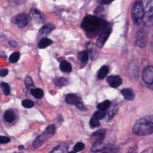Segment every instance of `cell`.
<instances>
[{
    "label": "cell",
    "mask_w": 153,
    "mask_h": 153,
    "mask_svg": "<svg viewBox=\"0 0 153 153\" xmlns=\"http://www.w3.org/2000/svg\"><path fill=\"white\" fill-rule=\"evenodd\" d=\"M84 146H85V145L82 142H77L74 147V151H75L76 152L81 151L84 148Z\"/></svg>",
    "instance_id": "31"
},
{
    "label": "cell",
    "mask_w": 153,
    "mask_h": 153,
    "mask_svg": "<svg viewBox=\"0 0 153 153\" xmlns=\"http://www.w3.org/2000/svg\"><path fill=\"white\" fill-rule=\"evenodd\" d=\"M60 69L64 72L69 73L72 71V66L69 62L66 60H63L60 64Z\"/></svg>",
    "instance_id": "17"
},
{
    "label": "cell",
    "mask_w": 153,
    "mask_h": 153,
    "mask_svg": "<svg viewBox=\"0 0 153 153\" xmlns=\"http://www.w3.org/2000/svg\"><path fill=\"white\" fill-rule=\"evenodd\" d=\"M10 141V139L8 137L0 136V143H7Z\"/></svg>",
    "instance_id": "34"
},
{
    "label": "cell",
    "mask_w": 153,
    "mask_h": 153,
    "mask_svg": "<svg viewBox=\"0 0 153 153\" xmlns=\"http://www.w3.org/2000/svg\"><path fill=\"white\" fill-rule=\"evenodd\" d=\"M112 30V27L109 26L100 33L96 41V44L98 47H102L103 46V45L108 39L110 34L111 33Z\"/></svg>",
    "instance_id": "8"
},
{
    "label": "cell",
    "mask_w": 153,
    "mask_h": 153,
    "mask_svg": "<svg viewBox=\"0 0 153 153\" xmlns=\"http://www.w3.org/2000/svg\"><path fill=\"white\" fill-rule=\"evenodd\" d=\"M106 115V111H102V110H98L97 111H96L93 117H94V118H96V119L100 120H102L103 118H105V117Z\"/></svg>",
    "instance_id": "26"
},
{
    "label": "cell",
    "mask_w": 153,
    "mask_h": 153,
    "mask_svg": "<svg viewBox=\"0 0 153 153\" xmlns=\"http://www.w3.org/2000/svg\"><path fill=\"white\" fill-rule=\"evenodd\" d=\"M78 58L82 63H87L88 61V53L85 51L79 52L78 54Z\"/></svg>",
    "instance_id": "24"
},
{
    "label": "cell",
    "mask_w": 153,
    "mask_h": 153,
    "mask_svg": "<svg viewBox=\"0 0 153 153\" xmlns=\"http://www.w3.org/2000/svg\"><path fill=\"white\" fill-rule=\"evenodd\" d=\"M117 111V108H114L112 110H111L109 113V118H112L116 114Z\"/></svg>",
    "instance_id": "38"
},
{
    "label": "cell",
    "mask_w": 153,
    "mask_h": 153,
    "mask_svg": "<svg viewBox=\"0 0 153 153\" xmlns=\"http://www.w3.org/2000/svg\"><path fill=\"white\" fill-rule=\"evenodd\" d=\"M107 27L106 21L96 16H86L81 23V27L90 38L96 36Z\"/></svg>",
    "instance_id": "1"
},
{
    "label": "cell",
    "mask_w": 153,
    "mask_h": 153,
    "mask_svg": "<svg viewBox=\"0 0 153 153\" xmlns=\"http://www.w3.org/2000/svg\"><path fill=\"white\" fill-rule=\"evenodd\" d=\"M110 105H111V102L109 100H106L99 103L97 106V108L99 110L106 111V109L109 107Z\"/></svg>",
    "instance_id": "23"
},
{
    "label": "cell",
    "mask_w": 153,
    "mask_h": 153,
    "mask_svg": "<svg viewBox=\"0 0 153 153\" xmlns=\"http://www.w3.org/2000/svg\"><path fill=\"white\" fill-rule=\"evenodd\" d=\"M66 102L70 105H76L79 102H81V100L76 94L71 93L67 94L66 96Z\"/></svg>",
    "instance_id": "14"
},
{
    "label": "cell",
    "mask_w": 153,
    "mask_h": 153,
    "mask_svg": "<svg viewBox=\"0 0 153 153\" xmlns=\"http://www.w3.org/2000/svg\"><path fill=\"white\" fill-rule=\"evenodd\" d=\"M109 72V67L106 65L102 66L97 72V77L99 79H103Z\"/></svg>",
    "instance_id": "16"
},
{
    "label": "cell",
    "mask_w": 153,
    "mask_h": 153,
    "mask_svg": "<svg viewBox=\"0 0 153 153\" xmlns=\"http://www.w3.org/2000/svg\"><path fill=\"white\" fill-rule=\"evenodd\" d=\"M52 42L53 41L50 39L44 37L40 39L38 44V46L39 48H45L50 45L52 44Z\"/></svg>",
    "instance_id": "15"
},
{
    "label": "cell",
    "mask_w": 153,
    "mask_h": 153,
    "mask_svg": "<svg viewBox=\"0 0 153 153\" xmlns=\"http://www.w3.org/2000/svg\"><path fill=\"white\" fill-rule=\"evenodd\" d=\"M4 118L5 121L8 123L13 122L15 119V114L14 112L11 110H7L5 111Z\"/></svg>",
    "instance_id": "18"
},
{
    "label": "cell",
    "mask_w": 153,
    "mask_h": 153,
    "mask_svg": "<svg viewBox=\"0 0 153 153\" xmlns=\"http://www.w3.org/2000/svg\"><path fill=\"white\" fill-rule=\"evenodd\" d=\"M25 84L27 88H30L33 85V82L30 76H26L25 79Z\"/></svg>",
    "instance_id": "32"
},
{
    "label": "cell",
    "mask_w": 153,
    "mask_h": 153,
    "mask_svg": "<svg viewBox=\"0 0 153 153\" xmlns=\"http://www.w3.org/2000/svg\"><path fill=\"white\" fill-rule=\"evenodd\" d=\"M148 42L147 33L144 29L138 30L135 39V44L141 48L145 47Z\"/></svg>",
    "instance_id": "7"
},
{
    "label": "cell",
    "mask_w": 153,
    "mask_h": 153,
    "mask_svg": "<svg viewBox=\"0 0 153 153\" xmlns=\"http://www.w3.org/2000/svg\"><path fill=\"white\" fill-rule=\"evenodd\" d=\"M105 129H99L95 132H94L92 134L93 137H95L97 139V140H103V138L105 135Z\"/></svg>",
    "instance_id": "20"
},
{
    "label": "cell",
    "mask_w": 153,
    "mask_h": 153,
    "mask_svg": "<svg viewBox=\"0 0 153 153\" xmlns=\"http://www.w3.org/2000/svg\"><path fill=\"white\" fill-rule=\"evenodd\" d=\"M22 105L23 107L26 108H30L33 106L34 103L29 99H25L22 102Z\"/></svg>",
    "instance_id": "29"
},
{
    "label": "cell",
    "mask_w": 153,
    "mask_h": 153,
    "mask_svg": "<svg viewBox=\"0 0 153 153\" xmlns=\"http://www.w3.org/2000/svg\"><path fill=\"white\" fill-rule=\"evenodd\" d=\"M142 79L147 87L153 90V66H148L142 72Z\"/></svg>",
    "instance_id": "6"
},
{
    "label": "cell",
    "mask_w": 153,
    "mask_h": 153,
    "mask_svg": "<svg viewBox=\"0 0 153 153\" xmlns=\"http://www.w3.org/2000/svg\"><path fill=\"white\" fill-rule=\"evenodd\" d=\"M133 132L139 136H147L153 133V115H146L136 121Z\"/></svg>",
    "instance_id": "2"
},
{
    "label": "cell",
    "mask_w": 153,
    "mask_h": 153,
    "mask_svg": "<svg viewBox=\"0 0 153 153\" xmlns=\"http://www.w3.org/2000/svg\"><path fill=\"white\" fill-rule=\"evenodd\" d=\"M24 148V146H23V145H20L19 146V149H23Z\"/></svg>",
    "instance_id": "39"
},
{
    "label": "cell",
    "mask_w": 153,
    "mask_h": 153,
    "mask_svg": "<svg viewBox=\"0 0 153 153\" xmlns=\"http://www.w3.org/2000/svg\"><path fill=\"white\" fill-rule=\"evenodd\" d=\"M105 11V9L103 8V7L102 5H99L98 6L96 9L94 11V14L96 15V16L97 17V16L101 14L102 13H103Z\"/></svg>",
    "instance_id": "33"
},
{
    "label": "cell",
    "mask_w": 153,
    "mask_h": 153,
    "mask_svg": "<svg viewBox=\"0 0 153 153\" xmlns=\"http://www.w3.org/2000/svg\"><path fill=\"white\" fill-rule=\"evenodd\" d=\"M121 93L125 99L127 100H132L134 99L135 94L133 90L130 88H125L121 90Z\"/></svg>",
    "instance_id": "12"
},
{
    "label": "cell",
    "mask_w": 153,
    "mask_h": 153,
    "mask_svg": "<svg viewBox=\"0 0 153 153\" xmlns=\"http://www.w3.org/2000/svg\"><path fill=\"white\" fill-rule=\"evenodd\" d=\"M19 58H20V53L18 51H16V52L13 53L10 56L9 60L11 63H16L18 62V60H19Z\"/></svg>",
    "instance_id": "27"
},
{
    "label": "cell",
    "mask_w": 153,
    "mask_h": 153,
    "mask_svg": "<svg viewBox=\"0 0 153 153\" xmlns=\"http://www.w3.org/2000/svg\"><path fill=\"white\" fill-rule=\"evenodd\" d=\"M105 146L106 144L104 143L103 140H97L93 145L91 151L93 152H97L105 149Z\"/></svg>",
    "instance_id": "13"
},
{
    "label": "cell",
    "mask_w": 153,
    "mask_h": 153,
    "mask_svg": "<svg viewBox=\"0 0 153 153\" xmlns=\"http://www.w3.org/2000/svg\"><path fill=\"white\" fill-rule=\"evenodd\" d=\"M55 26L52 25L51 23H48L45 25H44L39 31V36H45L50 33L51 32V31L54 29Z\"/></svg>",
    "instance_id": "11"
},
{
    "label": "cell",
    "mask_w": 153,
    "mask_h": 153,
    "mask_svg": "<svg viewBox=\"0 0 153 153\" xmlns=\"http://www.w3.org/2000/svg\"><path fill=\"white\" fill-rule=\"evenodd\" d=\"M76 106L77 107V108L79 109L81 111H85V108L84 105L82 104V103L81 102H79Z\"/></svg>",
    "instance_id": "37"
},
{
    "label": "cell",
    "mask_w": 153,
    "mask_h": 153,
    "mask_svg": "<svg viewBox=\"0 0 153 153\" xmlns=\"http://www.w3.org/2000/svg\"><path fill=\"white\" fill-rule=\"evenodd\" d=\"M8 73V69H0V76L4 77L5 76H6Z\"/></svg>",
    "instance_id": "36"
},
{
    "label": "cell",
    "mask_w": 153,
    "mask_h": 153,
    "mask_svg": "<svg viewBox=\"0 0 153 153\" xmlns=\"http://www.w3.org/2000/svg\"><path fill=\"white\" fill-rule=\"evenodd\" d=\"M1 88L3 90V92L4 93V94L5 95H8L10 93V86L9 85L5 82H2L1 83Z\"/></svg>",
    "instance_id": "28"
},
{
    "label": "cell",
    "mask_w": 153,
    "mask_h": 153,
    "mask_svg": "<svg viewBox=\"0 0 153 153\" xmlns=\"http://www.w3.org/2000/svg\"><path fill=\"white\" fill-rule=\"evenodd\" d=\"M68 153H76V152H75V151H70V152H69Z\"/></svg>",
    "instance_id": "40"
},
{
    "label": "cell",
    "mask_w": 153,
    "mask_h": 153,
    "mask_svg": "<svg viewBox=\"0 0 153 153\" xmlns=\"http://www.w3.org/2000/svg\"><path fill=\"white\" fill-rule=\"evenodd\" d=\"M67 149V146L65 145H59L55 147L50 153H65Z\"/></svg>",
    "instance_id": "25"
},
{
    "label": "cell",
    "mask_w": 153,
    "mask_h": 153,
    "mask_svg": "<svg viewBox=\"0 0 153 153\" xmlns=\"http://www.w3.org/2000/svg\"><path fill=\"white\" fill-rule=\"evenodd\" d=\"M100 125L99 120L94 118V117H92L90 120V126L92 128L97 127Z\"/></svg>",
    "instance_id": "30"
},
{
    "label": "cell",
    "mask_w": 153,
    "mask_h": 153,
    "mask_svg": "<svg viewBox=\"0 0 153 153\" xmlns=\"http://www.w3.org/2000/svg\"><path fill=\"white\" fill-rule=\"evenodd\" d=\"M56 131V127L54 124L49 125L44 132L39 135L33 141V146L35 148H38L40 147L45 141H47L48 139L51 137Z\"/></svg>",
    "instance_id": "3"
},
{
    "label": "cell",
    "mask_w": 153,
    "mask_h": 153,
    "mask_svg": "<svg viewBox=\"0 0 153 153\" xmlns=\"http://www.w3.org/2000/svg\"><path fill=\"white\" fill-rule=\"evenodd\" d=\"M106 81L111 87L117 88L121 85L123 79L119 75H110L107 77Z\"/></svg>",
    "instance_id": "9"
},
{
    "label": "cell",
    "mask_w": 153,
    "mask_h": 153,
    "mask_svg": "<svg viewBox=\"0 0 153 153\" xmlns=\"http://www.w3.org/2000/svg\"><path fill=\"white\" fill-rule=\"evenodd\" d=\"M30 16L32 18L36 21V22H42V19L41 14L36 10H33L30 11Z\"/></svg>",
    "instance_id": "22"
},
{
    "label": "cell",
    "mask_w": 153,
    "mask_h": 153,
    "mask_svg": "<svg viewBox=\"0 0 153 153\" xmlns=\"http://www.w3.org/2000/svg\"><path fill=\"white\" fill-rule=\"evenodd\" d=\"M32 96L36 99H41L44 96V91L39 88H33L30 91Z\"/></svg>",
    "instance_id": "19"
},
{
    "label": "cell",
    "mask_w": 153,
    "mask_h": 153,
    "mask_svg": "<svg viewBox=\"0 0 153 153\" xmlns=\"http://www.w3.org/2000/svg\"><path fill=\"white\" fill-rule=\"evenodd\" d=\"M143 22L147 26L153 24V0H148L144 8Z\"/></svg>",
    "instance_id": "5"
},
{
    "label": "cell",
    "mask_w": 153,
    "mask_h": 153,
    "mask_svg": "<svg viewBox=\"0 0 153 153\" xmlns=\"http://www.w3.org/2000/svg\"><path fill=\"white\" fill-rule=\"evenodd\" d=\"M114 0H97L98 2L101 5H106L109 4L112 2Z\"/></svg>",
    "instance_id": "35"
},
{
    "label": "cell",
    "mask_w": 153,
    "mask_h": 153,
    "mask_svg": "<svg viewBox=\"0 0 153 153\" xmlns=\"http://www.w3.org/2000/svg\"><path fill=\"white\" fill-rule=\"evenodd\" d=\"M54 83L58 87H62L68 84V81L64 78H57L55 79Z\"/></svg>",
    "instance_id": "21"
},
{
    "label": "cell",
    "mask_w": 153,
    "mask_h": 153,
    "mask_svg": "<svg viewBox=\"0 0 153 153\" xmlns=\"http://www.w3.org/2000/svg\"><path fill=\"white\" fill-rule=\"evenodd\" d=\"M13 23L17 25L19 27H25L28 23L27 17L25 14H21L16 16L13 20Z\"/></svg>",
    "instance_id": "10"
},
{
    "label": "cell",
    "mask_w": 153,
    "mask_h": 153,
    "mask_svg": "<svg viewBox=\"0 0 153 153\" xmlns=\"http://www.w3.org/2000/svg\"><path fill=\"white\" fill-rule=\"evenodd\" d=\"M131 17L134 23L139 25L143 20L144 16V8L142 1H136L131 8Z\"/></svg>",
    "instance_id": "4"
}]
</instances>
